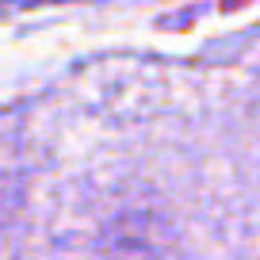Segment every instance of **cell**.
<instances>
[{
    "label": "cell",
    "mask_w": 260,
    "mask_h": 260,
    "mask_svg": "<svg viewBox=\"0 0 260 260\" xmlns=\"http://www.w3.org/2000/svg\"><path fill=\"white\" fill-rule=\"evenodd\" d=\"M39 4H57V0H8V8H39Z\"/></svg>",
    "instance_id": "6da1fadb"
}]
</instances>
